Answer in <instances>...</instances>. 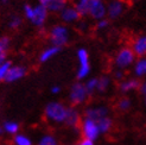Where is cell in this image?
I'll use <instances>...</instances> for the list:
<instances>
[{
	"label": "cell",
	"instance_id": "obj_1",
	"mask_svg": "<svg viewBox=\"0 0 146 145\" xmlns=\"http://www.w3.org/2000/svg\"><path fill=\"white\" fill-rule=\"evenodd\" d=\"M68 114V106L61 101H50L44 107V118L55 125L65 122Z\"/></svg>",
	"mask_w": 146,
	"mask_h": 145
},
{
	"label": "cell",
	"instance_id": "obj_2",
	"mask_svg": "<svg viewBox=\"0 0 146 145\" xmlns=\"http://www.w3.org/2000/svg\"><path fill=\"white\" fill-rule=\"evenodd\" d=\"M24 17L30 21V23L37 27H43L45 25L48 17H49V11L45 6L43 5H30L25 4L23 7Z\"/></svg>",
	"mask_w": 146,
	"mask_h": 145
},
{
	"label": "cell",
	"instance_id": "obj_3",
	"mask_svg": "<svg viewBox=\"0 0 146 145\" xmlns=\"http://www.w3.org/2000/svg\"><path fill=\"white\" fill-rule=\"evenodd\" d=\"M48 39L51 45L58 48H63L68 44L71 39V31L70 29L62 23L55 24L49 29Z\"/></svg>",
	"mask_w": 146,
	"mask_h": 145
},
{
	"label": "cell",
	"instance_id": "obj_4",
	"mask_svg": "<svg viewBox=\"0 0 146 145\" xmlns=\"http://www.w3.org/2000/svg\"><path fill=\"white\" fill-rule=\"evenodd\" d=\"M137 61V56L133 53L131 47H122L115 53L113 57V64L116 69L127 70L128 68L133 67V64Z\"/></svg>",
	"mask_w": 146,
	"mask_h": 145
},
{
	"label": "cell",
	"instance_id": "obj_5",
	"mask_svg": "<svg viewBox=\"0 0 146 145\" xmlns=\"http://www.w3.org/2000/svg\"><path fill=\"white\" fill-rule=\"evenodd\" d=\"M76 57L78 62V67L76 70V78L77 81H86L89 78L92 72V64H90V56L89 51L86 48H80L76 51Z\"/></svg>",
	"mask_w": 146,
	"mask_h": 145
},
{
	"label": "cell",
	"instance_id": "obj_6",
	"mask_svg": "<svg viewBox=\"0 0 146 145\" xmlns=\"http://www.w3.org/2000/svg\"><path fill=\"white\" fill-rule=\"evenodd\" d=\"M89 96L90 95L86 88L84 82L76 81L70 86L68 99H69V102L71 106L77 107V106H81V105L86 104L87 101H88Z\"/></svg>",
	"mask_w": 146,
	"mask_h": 145
},
{
	"label": "cell",
	"instance_id": "obj_7",
	"mask_svg": "<svg viewBox=\"0 0 146 145\" xmlns=\"http://www.w3.org/2000/svg\"><path fill=\"white\" fill-rule=\"evenodd\" d=\"M80 131H81L83 138H88L94 142H96L99 139V137L101 136L99 126H98V121L88 119V118L82 119L81 124H80Z\"/></svg>",
	"mask_w": 146,
	"mask_h": 145
},
{
	"label": "cell",
	"instance_id": "obj_8",
	"mask_svg": "<svg viewBox=\"0 0 146 145\" xmlns=\"http://www.w3.org/2000/svg\"><path fill=\"white\" fill-rule=\"evenodd\" d=\"M88 17L95 21L107 18V4L105 0H89Z\"/></svg>",
	"mask_w": 146,
	"mask_h": 145
},
{
	"label": "cell",
	"instance_id": "obj_9",
	"mask_svg": "<svg viewBox=\"0 0 146 145\" xmlns=\"http://www.w3.org/2000/svg\"><path fill=\"white\" fill-rule=\"evenodd\" d=\"M109 107L106 105H93L84 108L83 111V118H88L92 120L99 121L102 118L109 117Z\"/></svg>",
	"mask_w": 146,
	"mask_h": 145
},
{
	"label": "cell",
	"instance_id": "obj_10",
	"mask_svg": "<svg viewBox=\"0 0 146 145\" xmlns=\"http://www.w3.org/2000/svg\"><path fill=\"white\" fill-rule=\"evenodd\" d=\"M58 16H60L61 23L64 24V25H67V26L71 25V24H77L82 18L81 14H80V12L71 4H69L60 14H58Z\"/></svg>",
	"mask_w": 146,
	"mask_h": 145
},
{
	"label": "cell",
	"instance_id": "obj_11",
	"mask_svg": "<svg viewBox=\"0 0 146 145\" xmlns=\"http://www.w3.org/2000/svg\"><path fill=\"white\" fill-rule=\"evenodd\" d=\"M126 10V4L122 0H111L107 4V18L109 20L119 19Z\"/></svg>",
	"mask_w": 146,
	"mask_h": 145
},
{
	"label": "cell",
	"instance_id": "obj_12",
	"mask_svg": "<svg viewBox=\"0 0 146 145\" xmlns=\"http://www.w3.org/2000/svg\"><path fill=\"white\" fill-rule=\"evenodd\" d=\"M27 74V68L23 64H12V67L9 70L5 82L7 83H14L17 81H20L21 78H24Z\"/></svg>",
	"mask_w": 146,
	"mask_h": 145
},
{
	"label": "cell",
	"instance_id": "obj_13",
	"mask_svg": "<svg viewBox=\"0 0 146 145\" xmlns=\"http://www.w3.org/2000/svg\"><path fill=\"white\" fill-rule=\"evenodd\" d=\"M131 48H132L133 53L138 59L140 57H146V33L138 35L133 38L132 43H131Z\"/></svg>",
	"mask_w": 146,
	"mask_h": 145
},
{
	"label": "cell",
	"instance_id": "obj_14",
	"mask_svg": "<svg viewBox=\"0 0 146 145\" xmlns=\"http://www.w3.org/2000/svg\"><path fill=\"white\" fill-rule=\"evenodd\" d=\"M82 119H83L82 115L77 108L74 106H70L68 107V114H67V119H65L64 125H67L70 128H76V127H80Z\"/></svg>",
	"mask_w": 146,
	"mask_h": 145
},
{
	"label": "cell",
	"instance_id": "obj_15",
	"mask_svg": "<svg viewBox=\"0 0 146 145\" xmlns=\"http://www.w3.org/2000/svg\"><path fill=\"white\" fill-rule=\"evenodd\" d=\"M140 80H138L135 77H126L123 81L119 82V90L122 94H128V93H132L134 90H139V87H140Z\"/></svg>",
	"mask_w": 146,
	"mask_h": 145
},
{
	"label": "cell",
	"instance_id": "obj_16",
	"mask_svg": "<svg viewBox=\"0 0 146 145\" xmlns=\"http://www.w3.org/2000/svg\"><path fill=\"white\" fill-rule=\"evenodd\" d=\"M62 48H58V47H55V45H49L46 48H44L40 51L39 56H38V61L40 63H46L49 61H51L52 59H55V57L61 53Z\"/></svg>",
	"mask_w": 146,
	"mask_h": 145
},
{
	"label": "cell",
	"instance_id": "obj_17",
	"mask_svg": "<svg viewBox=\"0 0 146 145\" xmlns=\"http://www.w3.org/2000/svg\"><path fill=\"white\" fill-rule=\"evenodd\" d=\"M132 69H133V75L135 78L140 80V78L146 77V57L137 59Z\"/></svg>",
	"mask_w": 146,
	"mask_h": 145
},
{
	"label": "cell",
	"instance_id": "obj_18",
	"mask_svg": "<svg viewBox=\"0 0 146 145\" xmlns=\"http://www.w3.org/2000/svg\"><path fill=\"white\" fill-rule=\"evenodd\" d=\"M3 130L4 133L10 134V136H16L19 133L20 130V124L16 120H6L3 122Z\"/></svg>",
	"mask_w": 146,
	"mask_h": 145
},
{
	"label": "cell",
	"instance_id": "obj_19",
	"mask_svg": "<svg viewBox=\"0 0 146 145\" xmlns=\"http://www.w3.org/2000/svg\"><path fill=\"white\" fill-rule=\"evenodd\" d=\"M112 86V76L109 75H101L98 77V88L96 93H106Z\"/></svg>",
	"mask_w": 146,
	"mask_h": 145
},
{
	"label": "cell",
	"instance_id": "obj_20",
	"mask_svg": "<svg viewBox=\"0 0 146 145\" xmlns=\"http://www.w3.org/2000/svg\"><path fill=\"white\" fill-rule=\"evenodd\" d=\"M68 5H69L68 0H54V1L46 7V9H48L49 13H57V14H60Z\"/></svg>",
	"mask_w": 146,
	"mask_h": 145
},
{
	"label": "cell",
	"instance_id": "obj_21",
	"mask_svg": "<svg viewBox=\"0 0 146 145\" xmlns=\"http://www.w3.org/2000/svg\"><path fill=\"white\" fill-rule=\"evenodd\" d=\"M98 126H99V130H100V133L106 134L108 132H111V130L113 128V119L111 117L102 118L98 121Z\"/></svg>",
	"mask_w": 146,
	"mask_h": 145
},
{
	"label": "cell",
	"instance_id": "obj_22",
	"mask_svg": "<svg viewBox=\"0 0 146 145\" xmlns=\"http://www.w3.org/2000/svg\"><path fill=\"white\" fill-rule=\"evenodd\" d=\"M71 5L80 12L81 17H87V16H88L89 0H72Z\"/></svg>",
	"mask_w": 146,
	"mask_h": 145
},
{
	"label": "cell",
	"instance_id": "obj_23",
	"mask_svg": "<svg viewBox=\"0 0 146 145\" xmlns=\"http://www.w3.org/2000/svg\"><path fill=\"white\" fill-rule=\"evenodd\" d=\"M36 145H60L58 139L51 133H44L39 137V139Z\"/></svg>",
	"mask_w": 146,
	"mask_h": 145
},
{
	"label": "cell",
	"instance_id": "obj_24",
	"mask_svg": "<svg viewBox=\"0 0 146 145\" xmlns=\"http://www.w3.org/2000/svg\"><path fill=\"white\" fill-rule=\"evenodd\" d=\"M13 144L14 145H35L30 136H27L25 133H20V132L16 136H13Z\"/></svg>",
	"mask_w": 146,
	"mask_h": 145
},
{
	"label": "cell",
	"instance_id": "obj_25",
	"mask_svg": "<svg viewBox=\"0 0 146 145\" xmlns=\"http://www.w3.org/2000/svg\"><path fill=\"white\" fill-rule=\"evenodd\" d=\"M116 107H118V110L121 112H127L131 110V107H132V100L128 96H122L118 100Z\"/></svg>",
	"mask_w": 146,
	"mask_h": 145
},
{
	"label": "cell",
	"instance_id": "obj_26",
	"mask_svg": "<svg viewBox=\"0 0 146 145\" xmlns=\"http://www.w3.org/2000/svg\"><path fill=\"white\" fill-rule=\"evenodd\" d=\"M84 86L87 90H88L89 95H93L94 93H96V88H98V77H89L84 81Z\"/></svg>",
	"mask_w": 146,
	"mask_h": 145
},
{
	"label": "cell",
	"instance_id": "obj_27",
	"mask_svg": "<svg viewBox=\"0 0 146 145\" xmlns=\"http://www.w3.org/2000/svg\"><path fill=\"white\" fill-rule=\"evenodd\" d=\"M11 47V38L9 36H0V55L7 54Z\"/></svg>",
	"mask_w": 146,
	"mask_h": 145
},
{
	"label": "cell",
	"instance_id": "obj_28",
	"mask_svg": "<svg viewBox=\"0 0 146 145\" xmlns=\"http://www.w3.org/2000/svg\"><path fill=\"white\" fill-rule=\"evenodd\" d=\"M12 67V62L10 60H7L4 64L0 66V82H5V78L9 74V70Z\"/></svg>",
	"mask_w": 146,
	"mask_h": 145
},
{
	"label": "cell",
	"instance_id": "obj_29",
	"mask_svg": "<svg viewBox=\"0 0 146 145\" xmlns=\"http://www.w3.org/2000/svg\"><path fill=\"white\" fill-rule=\"evenodd\" d=\"M21 24H23V19H21V17H19V16H12L9 20V27L12 29V30L19 29L21 26Z\"/></svg>",
	"mask_w": 146,
	"mask_h": 145
},
{
	"label": "cell",
	"instance_id": "obj_30",
	"mask_svg": "<svg viewBox=\"0 0 146 145\" xmlns=\"http://www.w3.org/2000/svg\"><path fill=\"white\" fill-rule=\"evenodd\" d=\"M109 25H111V20H109L108 18L101 19V20H99L95 23V30L96 31H105L109 27Z\"/></svg>",
	"mask_w": 146,
	"mask_h": 145
},
{
	"label": "cell",
	"instance_id": "obj_31",
	"mask_svg": "<svg viewBox=\"0 0 146 145\" xmlns=\"http://www.w3.org/2000/svg\"><path fill=\"white\" fill-rule=\"evenodd\" d=\"M112 78L115 80V81H118V82L123 81V80L126 78V72H125V70H121V69H116V68H115V69L113 70Z\"/></svg>",
	"mask_w": 146,
	"mask_h": 145
},
{
	"label": "cell",
	"instance_id": "obj_32",
	"mask_svg": "<svg viewBox=\"0 0 146 145\" xmlns=\"http://www.w3.org/2000/svg\"><path fill=\"white\" fill-rule=\"evenodd\" d=\"M50 92H51V94H54V95H57V94H60L62 92V87L58 84H54V86H51Z\"/></svg>",
	"mask_w": 146,
	"mask_h": 145
},
{
	"label": "cell",
	"instance_id": "obj_33",
	"mask_svg": "<svg viewBox=\"0 0 146 145\" xmlns=\"http://www.w3.org/2000/svg\"><path fill=\"white\" fill-rule=\"evenodd\" d=\"M77 144L78 145H95V142L92 139H88V138H82Z\"/></svg>",
	"mask_w": 146,
	"mask_h": 145
},
{
	"label": "cell",
	"instance_id": "obj_34",
	"mask_svg": "<svg viewBox=\"0 0 146 145\" xmlns=\"http://www.w3.org/2000/svg\"><path fill=\"white\" fill-rule=\"evenodd\" d=\"M139 92L141 95L146 96V80H144V81L140 82V87H139Z\"/></svg>",
	"mask_w": 146,
	"mask_h": 145
},
{
	"label": "cell",
	"instance_id": "obj_35",
	"mask_svg": "<svg viewBox=\"0 0 146 145\" xmlns=\"http://www.w3.org/2000/svg\"><path fill=\"white\" fill-rule=\"evenodd\" d=\"M52 1H54V0H38V4H39V5H43V6H45V7H48Z\"/></svg>",
	"mask_w": 146,
	"mask_h": 145
},
{
	"label": "cell",
	"instance_id": "obj_36",
	"mask_svg": "<svg viewBox=\"0 0 146 145\" xmlns=\"http://www.w3.org/2000/svg\"><path fill=\"white\" fill-rule=\"evenodd\" d=\"M6 61H7V54L0 55V66H1V64H4Z\"/></svg>",
	"mask_w": 146,
	"mask_h": 145
},
{
	"label": "cell",
	"instance_id": "obj_37",
	"mask_svg": "<svg viewBox=\"0 0 146 145\" xmlns=\"http://www.w3.org/2000/svg\"><path fill=\"white\" fill-rule=\"evenodd\" d=\"M4 133V130H3V126H0V136Z\"/></svg>",
	"mask_w": 146,
	"mask_h": 145
},
{
	"label": "cell",
	"instance_id": "obj_38",
	"mask_svg": "<svg viewBox=\"0 0 146 145\" xmlns=\"http://www.w3.org/2000/svg\"><path fill=\"white\" fill-rule=\"evenodd\" d=\"M0 1H1V3H3V4H6V3H7V1H9V0H0Z\"/></svg>",
	"mask_w": 146,
	"mask_h": 145
},
{
	"label": "cell",
	"instance_id": "obj_39",
	"mask_svg": "<svg viewBox=\"0 0 146 145\" xmlns=\"http://www.w3.org/2000/svg\"><path fill=\"white\" fill-rule=\"evenodd\" d=\"M144 104H145V106H146V96H144Z\"/></svg>",
	"mask_w": 146,
	"mask_h": 145
},
{
	"label": "cell",
	"instance_id": "obj_40",
	"mask_svg": "<svg viewBox=\"0 0 146 145\" xmlns=\"http://www.w3.org/2000/svg\"><path fill=\"white\" fill-rule=\"evenodd\" d=\"M133 1H140V0H133Z\"/></svg>",
	"mask_w": 146,
	"mask_h": 145
},
{
	"label": "cell",
	"instance_id": "obj_41",
	"mask_svg": "<svg viewBox=\"0 0 146 145\" xmlns=\"http://www.w3.org/2000/svg\"><path fill=\"white\" fill-rule=\"evenodd\" d=\"M70 145H78V144H70Z\"/></svg>",
	"mask_w": 146,
	"mask_h": 145
}]
</instances>
